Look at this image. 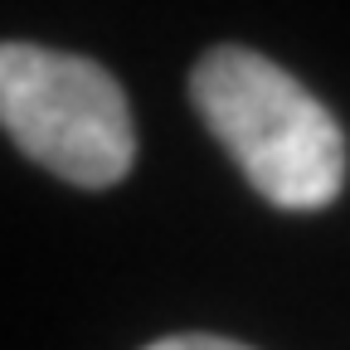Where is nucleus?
Here are the masks:
<instances>
[{
    "label": "nucleus",
    "instance_id": "1",
    "mask_svg": "<svg viewBox=\"0 0 350 350\" xmlns=\"http://www.w3.org/2000/svg\"><path fill=\"white\" fill-rule=\"evenodd\" d=\"M190 98L243 180L287 214H317L345 185V137L321 98L239 44L209 49L190 73Z\"/></svg>",
    "mask_w": 350,
    "mask_h": 350
},
{
    "label": "nucleus",
    "instance_id": "2",
    "mask_svg": "<svg viewBox=\"0 0 350 350\" xmlns=\"http://www.w3.org/2000/svg\"><path fill=\"white\" fill-rule=\"evenodd\" d=\"M0 126L10 142L83 190H107L137 161V126L122 83L93 59L0 44Z\"/></svg>",
    "mask_w": 350,
    "mask_h": 350
},
{
    "label": "nucleus",
    "instance_id": "3",
    "mask_svg": "<svg viewBox=\"0 0 350 350\" xmlns=\"http://www.w3.org/2000/svg\"><path fill=\"white\" fill-rule=\"evenodd\" d=\"M146 350H248V345L224 340V336H165V340H156Z\"/></svg>",
    "mask_w": 350,
    "mask_h": 350
}]
</instances>
